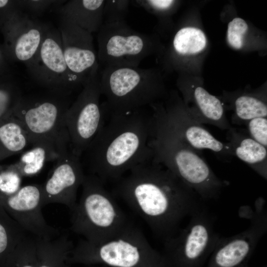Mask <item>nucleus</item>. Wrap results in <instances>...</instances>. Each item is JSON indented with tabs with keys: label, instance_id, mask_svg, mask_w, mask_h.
<instances>
[{
	"label": "nucleus",
	"instance_id": "nucleus-26",
	"mask_svg": "<svg viewBox=\"0 0 267 267\" xmlns=\"http://www.w3.org/2000/svg\"><path fill=\"white\" fill-rule=\"evenodd\" d=\"M22 96L13 74L0 76V122L13 114Z\"/></svg>",
	"mask_w": 267,
	"mask_h": 267
},
{
	"label": "nucleus",
	"instance_id": "nucleus-30",
	"mask_svg": "<svg viewBox=\"0 0 267 267\" xmlns=\"http://www.w3.org/2000/svg\"><path fill=\"white\" fill-rule=\"evenodd\" d=\"M248 29L247 23L241 18L236 17L230 21L227 31V39L230 45L236 49L241 48L244 43V36Z\"/></svg>",
	"mask_w": 267,
	"mask_h": 267
},
{
	"label": "nucleus",
	"instance_id": "nucleus-25",
	"mask_svg": "<svg viewBox=\"0 0 267 267\" xmlns=\"http://www.w3.org/2000/svg\"><path fill=\"white\" fill-rule=\"evenodd\" d=\"M234 114L231 123L244 125L250 120L258 117H267V106L264 100L258 96L243 94L234 101Z\"/></svg>",
	"mask_w": 267,
	"mask_h": 267
},
{
	"label": "nucleus",
	"instance_id": "nucleus-22",
	"mask_svg": "<svg viewBox=\"0 0 267 267\" xmlns=\"http://www.w3.org/2000/svg\"><path fill=\"white\" fill-rule=\"evenodd\" d=\"M68 149H61L45 144L36 145L23 153L19 161L13 164L22 177L32 176L39 173L46 162L56 161L60 154Z\"/></svg>",
	"mask_w": 267,
	"mask_h": 267
},
{
	"label": "nucleus",
	"instance_id": "nucleus-5",
	"mask_svg": "<svg viewBox=\"0 0 267 267\" xmlns=\"http://www.w3.org/2000/svg\"><path fill=\"white\" fill-rule=\"evenodd\" d=\"M72 264H102L112 267H166L162 253L155 250L136 225L129 222L115 237L98 244L84 239L68 257Z\"/></svg>",
	"mask_w": 267,
	"mask_h": 267
},
{
	"label": "nucleus",
	"instance_id": "nucleus-17",
	"mask_svg": "<svg viewBox=\"0 0 267 267\" xmlns=\"http://www.w3.org/2000/svg\"><path fill=\"white\" fill-rule=\"evenodd\" d=\"M58 30L67 67L84 85L89 76L99 69L92 34L63 17Z\"/></svg>",
	"mask_w": 267,
	"mask_h": 267
},
{
	"label": "nucleus",
	"instance_id": "nucleus-6",
	"mask_svg": "<svg viewBox=\"0 0 267 267\" xmlns=\"http://www.w3.org/2000/svg\"><path fill=\"white\" fill-rule=\"evenodd\" d=\"M99 81L108 115L143 109L156 103L164 93L159 74L151 68L104 67Z\"/></svg>",
	"mask_w": 267,
	"mask_h": 267
},
{
	"label": "nucleus",
	"instance_id": "nucleus-29",
	"mask_svg": "<svg viewBox=\"0 0 267 267\" xmlns=\"http://www.w3.org/2000/svg\"><path fill=\"white\" fill-rule=\"evenodd\" d=\"M131 0H105L103 9V24L126 22Z\"/></svg>",
	"mask_w": 267,
	"mask_h": 267
},
{
	"label": "nucleus",
	"instance_id": "nucleus-27",
	"mask_svg": "<svg viewBox=\"0 0 267 267\" xmlns=\"http://www.w3.org/2000/svg\"><path fill=\"white\" fill-rule=\"evenodd\" d=\"M36 238L27 234L7 258L2 267H37Z\"/></svg>",
	"mask_w": 267,
	"mask_h": 267
},
{
	"label": "nucleus",
	"instance_id": "nucleus-13",
	"mask_svg": "<svg viewBox=\"0 0 267 267\" xmlns=\"http://www.w3.org/2000/svg\"><path fill=\"white\" fill-rule=\"evenodd\" d=\"M48 26L20 8L10 13L0 25L2 46L8 61L28 65L38 51Z\"/></svg>",
	"mask_w": 267,
	"mask_h": 267
},
{
	"label": "nucleus",
	"instance_id": "nucleus-16",
	"mask_svg": "<svg viewBox=\"0 0 267 267\" xmlns=\"http://www.w3.org/2000/svg\"><path fill=\"white\" fill-rule=\"evenodd\" d=\"M85 176L81 157L74 154L70 148L63 152L50 177L42 184L43 206L56 203L72 210L77 203V191Z\"/></svg>",
	"mask_w": 267,
	"mask_h": 267
},
{
	"label": "nucleus",
	"instance_id": "nucleus-28",
	"mask_svg": "<svg viewBox=\"0 0 267 267\" xmlns=\"http://www.w3.org/2000/svg\"><path fill=\"white\" fill-rule=\"evenodd\" d=\"M22 178L13 164L0 166V199L16 193L21 187Z\"/></svg>",
	"mask_w": 267,
	"mask_h": 267
},
{
	"label": "nucleus",
	"instance_id": "nucleus-2",
	"mask_svg": "<svg viewBox=\"0 0 267 267\" xmlns=\"http://www.w3.org/2000/svg\"><path fill=\"white\" fill-rule=\"evenodd\" d=\"M109 116L82 154L89 174L104 184L119 181L133 168L152 157L149 145L151 114L143 108Z\"/></svg>",
	"mask_w": 267,
	"mask_h": 267
},
{
	"label": "nucleus",
	"instance_id": "nucleus-12",
	"mask_svg": "<svg viewBox=\"0 0 267 267\" xmlns=\"http://www.w3.org/2000/svg\"><path fill=\"white\" fill-rule=\"evenodd\" d=\"M265 200L259 198L251 212L250 226L227 237H220L207 267H245L255 248L267 231V213Z\"/></svg>",
	"mask_w": 267,
	"mask_h": 267
},
{
	"label": "nucleus",
	"instance_id": "nucleus-9",
	"mask_svg": "<svg viewBox=\"0 0 267 267\" xmlns=\"http://www.w3.org/2000/svg\"><path fill=\"white\" fill-rule=\"evenodd\" d=\"M98 69L87 78L82 90L66 111L64 121L72 152L81 157L106 122L108 111L100 103Z\"/></svg>",
	"mask_w": 267,
	"mask_h": 267
},
{
	"label": "nucleus",
	"instance_id": "nucleus-7",
	"mask_svg": "<svg viewBox=\"0 0 267 267\" xmlns=\"http://www.w3.org/2000/svg\"><path fill=\"white\" fill-rule=\"evenodd\" d=\"M70 96L50 91L45 94L22 96L13 115L22 123L30 145L69 147L64 117L72 104Z\"/></svg>",
	"mask_w": 267,
	"mask_h": 267
},
{
	"label": "nucleus",
	"instance_id": "nucleus-35",
	"mask_svg": "<svg viewBox=\"0 0 267 267\" xmlns=\"http://www.w3.org/2000/svg\"><path fill=\"white\" fill-rule=\"evenodd\" d=\"M103 267V266H102V267L98 266V267Z\"/></svg>",
	"mask_w": 267,
	"mask_h": 267
},
{
	"label": "nucleus",
	"instance_id": "nucleus-24",
	"mask_svg": "<svg viewBox=\"0 0 267 267\" xmlns=\"http://www.w3.org/2000/svg\"><path fill=\"white\" fill-rule=\"evenodd\" d=\"M206 38L203 32L192 27L179 29L175 34L172 43L174 54L185 56L201 52L206 45Z\"/></svg>",
	"mask_w": 267,
	"mask_h": 267
},
{
	"label": "nucleus",
	"instance_id": "nucleus-19",
	"mask_svg": "<svg viewBox=\"0 0 267 267\" xmlns=\"http://www.w3.org/2000/svg\"><path fill=\"white\" fill-rule=\"evenodd\" d=\"M105 0H70L57 9L61 17L73 22L89 33H98L103 22Z\"/></svg>",
	"mask_w": 267,
	"mask_h": 267
},
{
	"label": "nucleus",
	"instance_id": "nucleus-8",
	"mask_svg": "<svg viewBox=\"0 0 267 267\" xmlns=\"http://www.w3.org/2000/svg\"><path fill=\"white\" fill-rule=\"evenodd\" d=\"M189 217L184 228L164 240L162 255L166 267H203L220 237L216 217L205 204Z\"/></svg>",
	"mask_w": 267,
	"mask_h": 267
},
{
	"label": "nucleus",
	"instance_id": "nucleus-32",
	"mask_svg": "<svg viewBox=\"0 0 267 267\" xmlns=\"http://www.w3.org/2000/svg\"><path fill=\"white\" fill-rule=\"evenodd\" d=\"M18 4L21 10H26L28 12L39 15L45 10L52 8L59 7L63 1L49 0H19Z\"/></svg>",
	"mask_w": 267,
	"mask_h": 267
},
{
	"label": "nucleus",
	"instance_id": "nucleus-3",
	"mask_svg": "<svg viewBox=\"0 0 267 267\" xmlns=\"http://www.w3.org/2000/svg\"><path fill=\"white\" fill-rule=\"evenodd\" d=\"M149 145L152 159L170 171L202 200L217 199L229 185L219 178L198 151L187 144L152 109Z\"/></svg>",
	"mask_w": 267,
	"mask_h": 267
},
{
	"label": "nucleus",
	"instance_id": "nucleus-36",
	"mask_svg": "<svg viewBox=\"0 0 267 267\" xmlns=\"http://www.w3.org/2000/svg\"><path fill=\"white\" fill-rule=\"evenodd\" d=\"M248 267V266H246V267Z\"/></svg>",
	"mask_w": 267,
	"mask_h": 267
},
{
	"label": "nucleus",
	"instance_id": "nucleus-23",
	"mask_svg": "<svg viewBox=\"0 0 267 267\" xmlns=\"http://www.w3.org/2000/svg\"><path fill=\"white\" fill-rule=\"evenodd\" d=\"M28 233L0 205V267Z\"/></svg>",
	"mask_w": 267,
	"mask_h": 267
},
{
	"label": "nucleus",
	"instance_id": "nucleus-21",
	"mask_svg": "<svg viewBox=\"0 0 267 267\" xmlns=\"http://www.w3.org/2000/svg\"><path fill=\"white\" fill-rule=\"evenodd\" d=\"M29 144L24 127L13 114L0 122V161L22 152Z\"/></svg>",
	"mask_w": 267,
	"mask_h": 267
},
{
	"label": "nucleus",
	"instance_id": "nucleus-4",
	"mask_svg": "<svg viewBox=\"0 0 267 267\" xmlns=\"http://www.w3.org/2000/svg\"><path fill=\"white\" fill-rule=\"evenodd\" d=\"M104 184L95 175H85L80 200L71 210V229L92 244L115 237L130 222Z\"/></svg>",
	"mask_w": 267,
	"mask_h": 267
},
{
	"label": "nucleus",
	"instance_id": "nucleus-20",
	"mask_svg": "<svg viewBox=\"0 0 267 267\" xmlns=\"http://www.w3.org/2000/svg\"><path fill=\"white\" fill-rule=\"evenodd\" d=\"M36 238L37 267H70L68 259L74 245L67 236L52 239Z\"/></svg>",
	"mask_w": 267,
	"mask_h": 267
},
{
	"label": "nucleus",
	"instance_id": "nucleus-11",
	"mask_svg": "<svg viewBox=\"0 0 267 267\" xmlns=\"http://www.w3.org/2000/svg\"><path fill=\"white\" fill-rule=\"evenodd\" d=\"M31 78L49 91L69 94L82 82L68 69L65 59L60 32L48 26L40 48L26 66Z\"/></svg>",
	"mask_w": 267,
	"mask_h": 267
},
{
	"label": "nucleus",
	"instance_id": "nucleus-14",
	"mask_svg": "<svg viewBox=\"0 0 267 267\" xmlns=\"http://www.w3.org/2000/svg\"><path fill=\"white\" fill-rule=\"evenodd\" d=\"M165 108L156 103L149 106L157 111L171 129L185 142L199 151L208 149L218 156L226 159L233 157L227 143L217 139L203 124L194 120L179 100H174Z\"/></svg>",
	"mask_w": 267,
	"mask_h": 267
},
{
	"label": "nucleus",
	"instance_id": "nucleus-15",
	"mask_svg": "<svg viewBox=\"0 0 267 267\" xmlns=\"http://www.w3.org/2000/svg\"><path fill=\"white\" fill-rule=\"evenodd\" d=\"M42 184L21 186L14 194L0 199V205L27 232L36 237L52 239L59 231L48 225L43 215Z\"/></svg>",
	"mask_w": 267,
	"mask_h": 267
},
{
	"label": "nucleus",
	"instance_id": "nucleus-18",
	"mask_svg": "<svg viewBox=\"0 0 267 267\" xmlns=\"http://www.w3.org/2000/svg\"><path fill=\"white\" fill-rule=\"evenodd\" d=\"M226 138L233 155L245 163L264 179L267 178V147L248 134L231 127Z\"/></svg>",
	"mask_w": 267,
	"mask_h": 267
},
{
	"label": "nucleus",
	"instance_id": "nucleus-31",
	"mask_svg": "<svg viewBox=\"0 0 267 267\" xmlns=\"http://www.w3.org/2000/svg\"><path fill=\"white\" fill-rule=\"evenodd\" d=\"M247 133L254 140L267 147V117H258L246 124Z\"/></svg>",
	"mask_w": 267,
	"mask_h": 267
},
{
	"label": "nucleus",
	"instance_id": "nucleus-10",
	"mask_svg": "<svg viewBox=\"0 0 267 267\" xmlns=\"http://www.w3.org/2000/svg\"><path fill=\"white\" fill-rule=\"evenodd\" d=\"M98 63L104 67H138L147 56L157 51L153 35L137 32L126 22L103 24L97 33Z\"/></svg>",
	"mask_w": 267,
	"mask_h": 267
},
{
	"label": "nucleus",
	"instance_id": "nucleus-33",
	"mask_svg": "<svg viewBox=\"0 0 267 267\" xmlns=\"http://www.w3.org/2000/svg\"><path fill=\"white\" fill-rule=\"evenodd\" d=\"M18 8H20L17 0H0V25L8 16Z\"/></svg>",
	"mask_w": 267,
	"mask_h": 267
},
{
	"label": "nucleus",
	"instance_id": "nucleus-1",
	"mask_svg": "<svg viewBox=\"0 0 267 267\" xmlns=\"http://www.w3.org/2000/svg\"><path fill=\"white\" fill-rule=\"evenodd\" d=\"M128 173L118 181L115 194L164 240L176 234L183 220L204 205L192 189L152 157Z\"/></svg>",
	"mask_w": 267,
	"mask_h": 267
},
{
	"label": "nucleus",
	"instance_id": "nucleus-34",
	"mask_svg": "<svg viewBox=\"0 0 267 267\" xmlns=\"http://www.w3.org/2000/svg\"><path fill=\"white\" fill-rule=\"evenodd\" d=\"M10 64L4 54L2 44H0V76L13 74Z\"/></svg>",
	"mask_w": 267,
	"mask_h": 267
}]
</instances>
